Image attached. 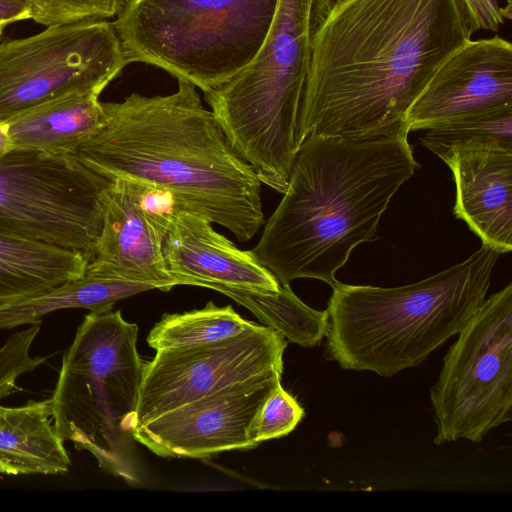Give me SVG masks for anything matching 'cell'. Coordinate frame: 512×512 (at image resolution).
Here are the masks:
<instances>
[{
	"label": "cell",
	"mask_w": 512,
	"mask_h": 512,
	"mask_svg": "<svg viewBox=\"0 0 512 512\" xmlns=\"http://www.w3.org/2000/svg\"><path fill=\"white\" fill-rule=\"evenodd\" d=\"M304 409L281 385L275 387L250 425L249 440L259 443L288 435L304 417Z\"/></svg>",
	"instance_id": "cell-24"
},
{
	"label": "cell",
	"mask_w": 512,
	"mask_h": 512,
	"mask_svg": "<svg viewBox=\"0 0 512 512\" xmlns=\"http://www.w3.org/2000/svg\"><path fill=\"white\" fill-rule=\"evenodd\" d=\"M279 0H134L112 22L126 64L159 67L207 93L262 48Z\"/></svg>",
	"instance_id": "cell-7"
},
{
	"label": "cell",
	"mask_w": 512,
	"mask_h": 512,
	"mask_svg": "<svg viewBox=\"0 0 512 512\" xmlns=\"http://www.w3.org/2000/svg\"><path fill=\"white\" fill-rule=\"evenodd\" d=\"M112 22L88 20L47 26L0 42V120L51 99L103 91L126 66Z\"/></svg>",
	"instance_id": "cell-10"
},
{
	"label": "cell",
	"mask_w": 512,
	"mask_h": 512,
	"mask_svg": "<svg viewBox=\"0 0 512 512\" xmlns=\"http://www.w3.org/2000/svg\"><path fill=\"white\" fill-rule=\"evenodd\" d=\"M152 289L146 283L84 274L41 294L0 305V329L41 322L44 315L61 309L110 310L120 299Z\"/></svg>",
	"instance_id": "cell-20"
},
{
	"label": "cell",
	"mask_w": 512,
	"mask_h": 512,
	"mask_svg": "<svg viewBox=\"0 0 512 512\" xmlns=\"http://www.w3.org/2000/svg\"><path fill=\"white\" fill-rule=\"evenodd\" d=\"M330 0H279L267 38L252 62L205 93L233 149L261 181L287 189L312 38Z\"/></svg>",
	"instance_id": "cell-5"
},
{
	"label": "cell",
	"mask_w": 512,
	"mask_h": 512,
	"mask_svg": "<svg viewBox=\"0 0 512 512\" xmlns=\"http://www.w3.org/2000/svg\"><path fill=\"white\" fill-rule=\"evenodd\" d=\"M512 104V45L494 36L467 40L437 68L407 114L408 131Z\"/></svg>",
	"instance_id": "cell-14"
},
{
	"label": "cell",
	"mask_w": 512,
	"mask_h": 512,
	"mask_svg": "<svg viewBox=\"0 0 512 512\" xmlns=\"http://www.w3.org/2000/svg\"><path fill=\"white\" fill-rule=\"evenodd\" d=\"M286 346L279 332L252 322L229 338L157 351L144 363L135 428L215 392L281 379Z\"/></svg>",
	"instance_id": "cell-11"
},
{
	"label": "cell",
	"mask_w": 512,
	"mask_h": 512,
	"mask_svg": "<svg viewBox=\"0 0 512 512\" xmlns=\"http://www.w3.org/2000/svg\"><path fill=\"white\" fill-rule=\"evenodd\" d=\"M71 465L58 435L50 399L16 407L0 404V466L3 474H63Z\"/></svg>",
	"instance_id": "cell-18"
},
{
	"label": "cell",
	"mask_w": 512,
	"mask_h": 512,
	"mask_svg": "<svg viewBox=\"0 0 512 512\" xmlns=\"http://www.w3.org/2000/svg\"><path fill=\"white\" fill-rule=\"evenodd\" d=\"M332 3H335V2H338V1H341V0H330Z\"/></svg>",
	"instance_id": "cell-33"
},
{
	"label": "cell",
	"mask_w": 512,
	"mask_h": 512,
	"mask_svg": "<svg viewBox=\"0 0 512 512\" xmlns=\"http://www.w3.org/2000/svg\"><path fill=\"white\" fill-rule=\"evenodd\" d=\"M475 32L462 0L331 3L312 38L297 150L311 135L409 133V109L437 68Z\"/></svg>",
	"instance_id": "cell-1"
},
{
	"label": "cell",
	"mask_w": 512,
	"mask_h": 512,
	"mask_svg": "<svg viewBox=\"0 0 512 512\" xmlns=\"http://www.w3.org/2000/svg\"><path fill=\"white\" fill-rule=\"evenodd\" d=\"M3 29H4V28L0 27V37L2 36Z\"/></svg>",
	"instance_id": "cell-32"
},
{
	"label": "cell",
	"mask_w": 512,
	"mask_h": 512,
	"mask_svg": "<svg viewBox=\"0 0 512 512\" xmlns=\"http://www.w3.org/2000/svg\"><path fill=\"white\" fill-rule=\"evenodd\" d=\"M420 140L439 158L460 149L512 151V104L458 117L428 129Z\"/></svg>",
	"instance_id": "cell-22"
},
{
	"label": "cell",
	"mask_w": 512,
	"mask_h": 512,
	"mask_svg": "<svg viewBox=\"0 0 512 512\" xmlns=\"http://www.w3.org/2000/svg\"><path fill=\"white\" fill-rule=\"evenodd\" d=\"M133 1L134 0H119V8H118V10H120L121 8H123L124 6L130 4Z\"/></svg>",
	"instance_id": "cell-31"
},
{
	"label": "cell",
	"mask_w": 512,
	"mask_h": 512,
	"mask_svg": "<svg viewBox=\"0 0 512 512\" xmlns=\"http://www.w3.org/2000/svg\"><path fill=\"white\" fill-rule=\"evenodd\" d=\"M455 183L453 213L500 254L512 250V151L460 149L441 158Z\"/></svg>",
	"instance_id": "cell-16"
},
{
	"label": "cell",
	"mask_w": 512,
	"mask_h": 512,
	"mask_svg": "<svg viewBox=\"0 0 512 512\" xmlns=\"http://www.w3.org/2000/svg\"><path fill=\"white\" fill-rule=\"evenodd\" d=\"M486 20V30L497 31L504 21L503 9L498 0H479Z\"/></svg>",
	"instance_id": "cell-28"
},
{
	"label": "cell",
	"mask_w": 512,
	"mask_h": 512,
	"mask_svg": "<svg viewBox=\"0 0 512 512\" xmlns=\"http://www.w3.org/2000/svg\"><path fill=\"white\" fill-rule=\"evenodd\" d=\"M162 251L166 269L178 285L218 284L255 291H277L281 286L251 250L239 249L196 212L180 210L175 215Z\"/></svg>",
	"instance_id": "cell-15"
},
{
	"label": "cell",
	"mask_w": 512,
	"mask_h": 512,
	"mask_svg": "<svg viewBox=\"0 0 512 512\" xmlns=\"http://www.w3.org/2000/svg\"><path fill=\"white\" fill-rule=\"evenodd\" d=\"M100 90L72 92L4 121L15 149L74 154L105 122Z\"/></svg>",
	"instance_id": "cell-17"
},
{
	"label": "cell",
	"mask_w": 512,
	"mask_h": 512,
	"mask_svg": "<svg viewBox=\"0 0 512 512\" xmlns=\"http://www.w3.org/2000/svg\"><path fill=\"white\" fill-rule=\"evenodd\" d=\"M281 382L215 392L190 401L135 428L133 438L161 457L204 458L231 450H249L250 425Z\"/></svg>",
	"instance_id": "cell-13"
},
{
	"label": "cell",
	"mask_w": 512,
	"mask_h": 512,
	"mask_svg": "<svg viewBox=\"0 0 512 512\" xmlns=\"http://www.w3.org/2000/svg\"><path fill=\"white\" fill-rule=\"evenodd\" d=\"M36 23L50 26L115 17L119 0H25Z\"/></svg>",
	"instance_id": "cell-26"
},
{
	"label": "cell",
	"mask_w": 512,
	"mask_h": 512,
	"mask_svg": "<svg viewBox=\"0 0 512 512\" xmlns=\"http://www.w3.org/2000/svg\"><path fill=\"white\" fill-rule=\"evenodd\" d=\"M476 31L486 29L485 15L479 0H462Z\"/></svg>",
	"instance_id": "cell-29"
},
{
	"label": "cell",
	"mask_w": 512,
	"mask_h": 512,
	"mask_svg": "<svg viewBox=\"0 0 512 512\" xmlns=\"http://www.w3.org/2000/svg\"><path fill=\"white\" fill-rule=\"evenodd\" d=\"M87 264L83 253L29 239L0 226V305L79 279Z\"/></svg>",
	"instance_id": "cell-19"
},
{
	"label": "cell",
	"mask_w": 512,
	"mask_h": 512,
	"mask_svg": "<svg viewBox=\"0 0 512 512\" xmlns=\"http://www.w3.org/2000/svg\"><path fill=\"white\" fill-rule=\"evenodd\" d=\"M137 337V325L119 310L85 315L50 398L58 435L131 485L140 481L133 432L144 363Z\"/></svg>",
	"instance_id": "cell-6"
},
{
	"label": "cell",
	"mask_w": 512,
	"mask_h": 512,
	"mask_svg": "<svg viewBox=\"0 0 512 512\" xmlns=\"http://www.w3.org/2000/svg\"><path fill=\"white\" fill-rule=\"evenodd\" d=\"M14 149L6 123L0 120V160Z\"/></svg>",
	"instance_id": "cell-30"
},
{
	"label": "cell",
	"mask_w": 512,
	"mask_h": 512,
	"mask_svg": "<svg viewBox=\"0 0 512 512\" xmlns=\"http://www.w3.org/2000/svg\"><path fill=\"white\" fill-rule=\"evenodd\" d=\"M251 323L232 306L218 307L209 301L202 309L164 314L149 332L147 343L156 351L205 344L238 335Z\"/></svg>",
	"instance_id": "cell-23"
},
{
	"label": "cell",
	"mask_w": 512,
	"mask_h": 512,
	"mask_svg": "<svg viewBox=\"0 0 512 512\" xmlns=\"http://www.w3.org/2000/svg\"><path fill=\"white\" fill-rule=\"evenodd\" d=\"M41 329V322L28 324L14 332L0 347V401L19 390L17 380L43 364L46 357H33L31 348Z\"/></svg>",
	"instance_id": "cell-25"
},
{
	"label": "cell",
	"mask_w": 512,
	"mask_h": 512,
	"mask_svg": "<svg viewBox=\"0 0 512 512\" xmlns=\"http://www.w3.org/2000/svg\"><path fill=\"white\" fill-rule=\"evenodd\" d=\"M31 19V11L25 0H0V27Z\"/></svg>",
	"instance_id": "cell-27"
},
{
	"label": "cell",
	"mask_w": 512,
	"mask_h": 512,
	"mask_svg": "<svg viewBox=\"0 0 512 512\" xmlns=\"http://www.w3.org/2000/svg\"><path fill=\"white\" fill-rule=\"evenodd\" d=\"M408 134L311 135L301 143L284 196L251 250L281 286L299 278L340 283L337 271L375 239L391 199L420 168Z\"/></svg>",
	"instance_id": "cell-3"
},
{
	"label": "cell",
	"mask_w": 512,
	"mask_h": 512,
	"mask_svg": "<svg viewBox=\"0 0 512 512\" xmlns=\"http://www.w3.org/2000/svg\"><path fill=\"white\" fill-rule=\"evenodd\" d=\"M208 288L245 306L265 326L300 346H317L325 337L326 310L309 307L293 293L290 286H280L277 291H255L218 284Z\"/></svg>",
	"instance_id": "cell-21"
},
{
	"label": "cell",
	"mask_w": 512,
	"mask_h": 512,
	"mask_svg": "<svg viewBox=\"0 0 512 512\" xmlns=\"http://www.w3.org/2000/svg\"><path fill=\"white\" fill-rule=\"evenodd\" d=\"M457 335L430 391L435 445L480 443L512 419V284L486 298Z\"/></svg>",
	"instance_id": "cell-8"
},
{
	"label": "cell",
	"mask_w": 512,
	"mask_h": 512,
	"mask_svg": "<svg viewBox=\"0 0 512 512\" xmlns=\"http://www.w3.org/2000/svg\"><path fill=\"white\" fill-rule=\"evenodd\" d=\"M499 255L482 245L461 263L399 287L340 282L326 308V358L386 378L419 366L483 304Z\"/></svg>",
	"instance_id": "cell-4"
},
{
	"label": "cell",
	"mask_w": 512,
	"mask_h": 512,
	"mask_svg": "<svg viewBox=\"0 0 512 512\" xmlns=\"http://www.w3.org/2000/svg\"><path fill=\"white\" fill-rule=\"evenodd\" d=\"M103 223L84 274L146 283L169 291L178 282L168 273L163 242L183 210L167 191L112 180L103 194Z\"/></svg>",
	"instance_id": "cell-12"
},
{
	"label": "cell",
	"mask_w": 512,
	"mask_h": 512,
	"mask_svg": "<svg viewBox=\"0 0 512 512\" xmlns=\"http://www.w3.org/2000/svg\"><path fill=\"white\" fill-rule=\"evenodd\" d=\"M112 180L73 154L13 149L0 160V226L91 258Z\"/></svg>",
	"instance_id": "cell-9"
},
{
	"label": "cell",
	"mask_w": 512,
	"mask_h": 512,
	"mask_svg": "<svg viewBox=\"0 0 512 512\" xmlns=\"http://www.w3.org/2000/svg\"><path fill=\"white\" fill-rule=\"evenodd\" d=\"M105 122L73 154L110 179L169 192L185 211L199 213L249 241L264 223L261 181L233 149L196 87L178 80L166 96L132 93L102 103Z\"/></svg>",
	"instance_id": "cell-2"
}]
</instances>
